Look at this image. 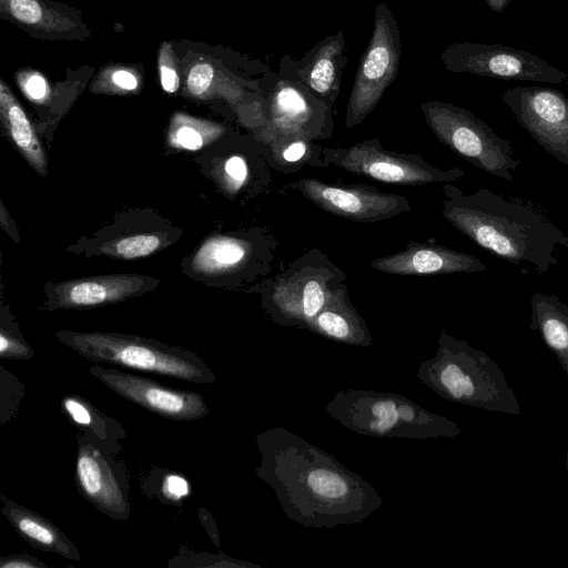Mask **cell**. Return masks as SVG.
Masks as SVG:
<instances>
[{
  "mask_svg": "<svg viewBox=\"0 0 568 568\" xmlns=\"http://www.w3.org/2000/svg\"><path fill=\"white\" fill-rule=\"evenodd\" d=\"M258 474L287 516L308 526L361 521L379 505L373 488L323 452L284 429L258 436Z\"/></svg>",
  "mask_w": 568,
  "mask_h": 568,
  "instance_id": "obj_1",
  "label": "cell"
},
{
  "mask_svg": "<svg viewBox=\"0 0 568 568\" xmlns=\"http://www.w3.org/2000/svg\"><path fill=\"white\" fill-rule=\"evenodd\" d=\"M442 214L456 230L491 255L544 274L558 264L556 251L568 250V234L531 203L486 187L465 193L443 185Z\"/></svg>",
  "mask_w": 568,
  "mask_h": 568,
  "instance_id": "obj_2",
  "label": "cell"
},
{
  "mask_svg": "<svg viewBox=\"0 0 568 568\" xmlns=\"http://www.w3.org/2000/svg\"><path fill=\"white\" fill-rule=\"evenodd\" d=\"M419 373L440 396L488 412L518 415V399L490 356L442 331L438 349Z\"/></svg>",
  "mask_w": 568,
  "mask_h": 568,
  "instance_id": "obj_3",
  "label": "cell"
},
{
  "mask_svg": "<svg viewBox=\"0 0 568 568\" xmlns=\"http://www.w3.org/2000/svg\"><path fill=\"white\" fill-rule=\"evenodd\" d=\"M57 338L87 359L149 372L190 383L215 382L211 368L194 353L136 335L59 331Z\"/></svg>",
  "mask_w": 568,
  "mask_h": 568,
  "instance_id": "obj_4",
  "label": "cell"
},
{
  "mask_svg": "<svg viewBox=\"0 0 568 568\" xmlns=\"http://www.w3.org/2000/svg\"><path fill=\"white\" fill-rule=\"evenodd\" d=\"M345 273L326 253L313 248L257 290L262 305L278 324L305 327L344 283Z\"/></svg>",
  "mask_w": 568,
  "mask_h": 568,
  "instance_id": "obj_5",
  "label": "cell"
},
{
  "mask_svg": "<svg viewBox=\"0 0 568 568\" xmlns=\"http://www.w3.org/2000/svg\"><path fill=\"white\" fill-rule=\"evenodd\" d=\"M327 412L346 427L373 436L455 437L457 424L397 396L364 390L338 393Z\"/></svg>",
  "mask_w": 568,
  "mask_h": 568,
  "instance_id": "obj_6",
  "label": "cell"
},
{
  "mask_svg": "<svg viewBox=\"0 0 568 568\" xmlns=\"http://www.w3.org/2000/svg\"><path fill=\"white\" fill-rule=\"evenodd\" d=\"M425 122L439 142L474 166L508 182L520 161L510 142L470 111L448 102H423Z\"/></svg>",
  "mask_w": 568,
  "mask_h": 568,
  "instance_id": "obj_7",
  "label": "cell"
},
{
  "mask_svg": "<svg viewBox=\"0 0 568 568\" xmlns=\"http://www.w3.org/2000/svg\"><path fill=\"white\" fill-rule=\"evenodd\" d=\"M325 168L337 166L356 175L396 185L452 183L465 175L460 168L440 169L419 154L388 151L379 139L365 140L347 148H322Z\"/></svg>",
  "mask_w": 568,
  "mask_h": 568,
  "instance_id": "obj_8",
  "label": "cell"
},
{
  "mask_svg": "<svg viewBox=\"0 0 568 568\" xmlns=\"http://www.w3.org/2000/svg\"><path fill=\"white\" fill-rule=\"evenodd\" d=\"M398 23L385 2L375 8L371 40L356 70L351 90L345 128L362 123L377 106L398 74L402 43Z\"/></svg>",
  "mask_w": 568,
  "mask_h": 568,
  "instance_id": "obj_9",
  "label": "cell"
},
{
  "mask_svg": "<svg viewBox=\"0 0 568 568\" xmlns=\"http://www.w3.org/2000/svg\"><path fill=\"white\" fill-rule=\"evenodd\" d=\"M334 129L333 108L298 81L275 77L264 104L262 141L328 139Z\"/></svg>",
  "mask_w": 568,
  "mask_h": 568,
  "instance_id": "obj_10",
  "label": "cell"
},
{
  "mask_svg": "<svg viewBox=\"0 0 568 568\" xmlns=\"http://www.w3.org/2000/svg\"><path fill=\"white\" fill-rule=\"evenodd\" d=\"M440 61L448 71L456 73L554 84L567 79L564 71L537 55L499 44L455 42L443 51Z\"/></svg>",
  "mask_w": 568,
  "mask_h": 568,
  "instance_id": "obj_11",
  "label": "cell"
},
{
  "mask_svg": "<svg viewBox=\"0 0 568 568\" xmlns=\"http://www.w3.org/2000/svg\"><path fill=\"white\" fill-rule=\"evenodd\" d=\"M518 123L557 161L568 166V99L559 90L515 87L501 94Z\"/></svg>",
  "mask_w": 568,
  "mask_h": 568,
  "instance_id": "obj_12",
  "label": "cell"
},
{
  "mask_svg": "<svg viewBox=\"0 0 568 568\" xmlns=\"http://www.w3.org/2000/svg\"><path fill=\"white\" fill-rule=\"evenodd\" d=\"M291 186L323 211L358 223L384 221L412 211L406 197L369 185L302 178Z\"/></svg>",
  "mask_w": 568,
  "mask_h": 568,
  "instance_id": "obj_13",
  "label": "cell"
},
{
  "mask_svg": "<svg viewBox=\"0 0 568 568\" xmlns=\"http://www.w3.org/2000/svg\"><path fill=\"white\" fill-rule=\"evenodd\" d=\"M75 479L80 493L114 519L131 514L125 469L106 452V444L84 434L79 439Z\"/></svg>",
  "mask_w": 568,
  "mask_h": 568,
  "instance_id": "obj_14",
  "label": "cell"
},
{
  "mask_svg": "<svg viewBox=\"0 0 568 568\" xmlns=\"http://www.w3.org/2000/svg\"><path fill=\"white\" fill-rule=\"evenodd\" d=\"M270 235L262 231L247 235H215L209 237L191 258L193 272L209 277H244V272L264 275L274 257Z\"/></svg>",
  "mask_w": 568,
  "mask_h": 568,
  "instance_id": "obj_15",
  "label": "cell"
},
{
  "mask_svg": "<svg viewBox=\"0 0 568 568\" xmlns=\"http://www.w3.org/2000/svg\"><path fill=\"white\" fill-rule=\"evenodd\" d=\"M90 373L121 397L173 420H195L209 414L204 398L192 390L166 387L155 381L101 365Z\"/></svg>",
  "mask_w": 568,
  "mask_h": 568,
  "instance_id": "obj_16",
  "label": "cell"
},
{
  "mask_svg": "<svg viewBox=\"0 0 568 568\" xmlns=\"http://www.w3.org/2000/svg\"><path fill=\"white\" fill-rule=\"evenodd\" d=\"M159 280L138 274L80 277L45 285L43 310H80L105 306L154 290Z\"/></svg>",
  "mask_w": 568,
  "mask_h": 568,
  "instance_id": "obj_17",
  "label": "cell"
},
{
  "mask_svg": "<svg viewBox=\"0 0 568 568\" xmlns=\"http://www.w3.org/2000/svg\"><path fill=\"white\" fill-rule=\"evenodd\" d=\"M344 51V31L339 30L318 41L302 59L284 55L280 61L278 75L303 83L333 108L341 91L343 69L347 63Z\"/></svg>",
  "mask_w": 568,
  "mask_h": 568,
  "instance_id": "obj_18",
  "label": "cell"
},
{
  "mask_svg": "<svg viewBox=\"0 0 568 568\" xmlns=\"http://www.w3.org/2000/svg\"><path fill=\"white\" fill-rule=\"evenodd\" d=\"M371 267L393 275L478 273L487 268L479 258L468 253L414 241L403 251L372 261Z\"/></svg>",
  "mask_w": 568,
  "mask_h": 568,
  "instance_id": "obj_19",
  "label": "cell"
},
{
  "mask_svg": "<svg viewBox=\"0 0 568 568\" xmlns=\"http://www.w3.org/2000/svg\"><path fill=\"white\" fill-rule=\"evenodd\" d=\"M305 327L338 342L357 345L371 343L367 325L353 306L344 283L329 295L322 310Z\"/></svg>",
  "mask_w": 568,
  "mask_h": 568,
  "instance_id": "obj_20",
  "label": "cell"
},
{
  "mask_svg": "<svg viewBox=\"0 0 568 568\" xmlns=\"http://www.w3.org/2000/svg\"><path fill=\"white\" fill-rule=\"evenodd\" d=\"M2 513L17 532L32 546L55 552L67 559L80 560L75 545L53 523L39 514L2 498Z\"/></svg>",
  "mask_w": 568,
  "mask_h": 568,
  "instance_id": "obj_21",
  "label": "cell"
},
{
  "mask_svg": "<svg viewBox=\"0 0 568 568\" xmlns=\"http://www.w3.org/2000/svg\"><path fill=\"white\" fill-rule=\"evenodd\" d=\"M529 328L541 336L568 378V306L555 294L534 293Z\"/></svg>",
  "mask_w": 568,
  "mask_h": 568,
  "instance_id": "obj_22",
  "label": "cell"
},
{
  "mask_svg": "<svg viewBox=\"0 0 568 568\" xmlns=\"http://www.w3.org/2000/svg\"><path fill=\"white\" fill-rule=\"evenodd\" d=\"M1 17L52 39L79 36L80 24L41 0H0ZM79 38V37H78Z\"/></svg>",
  "mask_w": 568,
  "mask_h": 568,
  "instance_id": "obj_23",
  "label": "cell"
},
{
  "mask_svg": "<svg viewBox=\"0 0 568 568\" xmlns=\"http://www.w3.org/2000/svg\"><path fill=\"white\" fill-rule=\"evenodd\" d=\"M0 114L2 125L19 153L38 173L45 175V152L28 115L3 80H0Z\"/></svg>",
  "mask_w": 568,
  "mask_h": 568,
  "instance_id": "obj_24",
  "label": "cell"
},
{
  "mask_svg": "<svg viewBox=\"0 0 568 568\" xmlns=\"http://www.w3.org/2000/svg\"><path fill=\"white\" fill-rule=\"evenodd\" d=\"M169 230L119 233L118 235H101L93 240L90 252L120 260H133L151 255L163 250L171 242Z\"/></svg>",
  "mask_w": 568,
  "mask_h": 568,
  "instance_id": "obj_25",
  "label": "cell"
},
{
  "mask_svg": "<svg viewBox=\"0 0 568 568\" xmlns=\"http://www.w3.org/2000/svg\"><path fill=\"white\" fill-rule=\"evenodd\" d=\"M63 409L78 426L105 444H115L125 437V430L114 419L103 415L90 402L82 397L70 396L63 399Z\"/></svg>",
  "mask_w": 568,
  "mask_h": 568,
  "instance_id": "obj_26",
  "label": "cell"
},
{
  "mask_svg": "<svg viewBox=\"0 0 568 568\" xmlns=\"http://www.w3.org/2000/svg\"><path fill=\"white\" fill-rule=\"evenodd\" d=\"M271 164L283 172H291V169H300L308 164L317 168H325L321 152V145L304 139H285L267 144Z\"/></svg>",
  "mask_w": 568,
  "mask_h": 568,
  "instance_id": "obj_27",
  "label": "cell"
},
{
  "mask_svg": "<svg viewBox=\"0 0 568 568\" xmlns=\"http://www.w3.org/2000/svg\"><path fill=\"white\" fill-rule=\"evenodd\" d=\"M224 128L204 120L178 113L171 121L168 140L174 148L199 150L221 136Z\"/></svg>",
  "mask_w": 568,
  "mask_h": 568,
  "instance_id": "obj_28",
  "label": "cell"
},
{
  "mask_svg": "<svg viewBox=\"0 0 568 568\" xmlns=\"http://www.w3.org/2000/svg\"><path fill=\"white\" fill-rule=\"evenodd\" d=\"M0 356L7 359H28L33 356L32 348L23 339L4 305L1 308Z\"/></svg>",
  "mask_w": 568,
  "mask_h": 568,
  "instance_id": "obj_29",
  "label": "cell"
},
{
  "mask_svg": "<svg viewBox=\"0 0 568 568\" xmlns=\"http://www.w3.org/2000/svg\"><path fill=\"white\" fill-rule=\"evenodd\" d=\"M139 85V78L132 70L114 67L101 73L97 90L125 93L138 90Z\"/></svg>",
  "mask_w": 568,
  "mask_h": 568,
  "instance_id": "obj_30",
  "label": "cell"
},
{
  "mask_svg": "<svg viewBox=\"0 0 568 568\" xmlns=\"http://www.w3.org/2000/svg\"><path fill=\"white\" fill-rule=\"evenodd\" d=\"M158 67L163 90L174 93L179 89L180 78L176 58L170 42L161 44L158 54Z\"/></svg>",
  "mask_w": 568,
  "mask_h": 568,
  "instance_id": "obj_31",
  "label": "cell"
},
{
  "mask_svg": "<svg viewBox=\"0 0 568 568\" xmlns=\"http://www.w3.org/2000/svg\"><path fill=\"white\" fill-rule=\"evenodd\" d=\"M215 68L209 62L195 63L186 79L187 91L192 97L203 98L212 88L215 79Z\"/></svg>",
  "mask_w": 568,
  "mask_h": 568,
  "instance_id": "obj_32",
  "label": "cell"
},
{
  "mask_svg": "<svg viewBox=\"0 0 568 568\" xmlns=\"http://www.w3.org/2000/svg\"><path fill=\"white\" fill-rule=\"evenodd\" d=\"M224 174L230 191L241 190L250 176V166L242 155H232L224 163Z\"/></svg>",
  "mask_w": 568,
  "mask_h": 568,
  "instance_id": "obj_33",
  "label": "cell"
},
{
  "mask_svg": "<svg viewBox=\"0 0 568 568\" xmlns=\"http://www.w3.org/2000/svg\"><path fill=\"white\" fill-rule=\"evenodd\" d=\"M19 82L26 95L32 101H41L48 93V83L38 72H24L20 75Z\"/></svg>",
  "mask_w": 568,
  "mask_h": 568,
  "instance_id": "obj_34",
  "label": "cell"
},
{
  "mask_svg": "<svg viewBox=\"0 0 568 568\" xmlns=\"http://www.w3.org/2000/svg\"><path fill=\"white\" fill-rule=\"evenodd\" d=\"M1 568H41L45 567L44 564L39 561L37 558L29 556H16L2 558L0 562Z\"/></svg>",
  "mask_w": 568,
  "mask_h": 568,
  "instance_id": "obj_35",
  "label": "cell"
},
{
  "mask_svg": "<svg viewBox=\"0 0 568 568\" xmlns=\"http://www.w3.org/2000/svg\"><path fill=\"white\" fill-rule=\"evenodd\" d=\"M187 490V483L179 476H170L164 483L165 494L173 498L185 496Z\"/></svg>",
  "mask_w": 568,
  "mask_h": 568,
  "instance_id": "obj_36",
  "label": "cell"
},
{
  "mask_svg": "<svg viewBox=\"0 0 568 568\" xmlns=\"http://www.w3.org/2000/svg\"><path fill=\"white\" fill-rule=\"evenodd\" d=\"M0 220L1 226L8 233V235H10L14 242H19V231L16 224L13 223L11 216L7 213L3 203H1Z\"/></svg>",
  "mask_w": 568,
  "mask_h": 568,
  "instance_id": "obj_37",
  "label": "cell"
},
{
  "mask_svg": "<svg viewBox=\"0 0 568 568\" xmlns=\"http://www.w3.org/2000/svg\"><path fill=\"white\" fill-rule=\"evenodd\" d=\"M509 2L510 0H486L488 7L496 12H501Z\"/></svg>",
  "mask_w": 568,
  "mask_h": 568,
  "instance_id": "obj_38",
  "label": "cell"
},
{
  "mask_svg": "<svg viewBox=\"0 0 568 568\" xmlns=\"http://www.w3.org/2000/svg\"><path fill=\"white\" fill-rule=\"evenodd\" d=\"M566 465H567V476H568V450H567V462H566Z\"/></svg>",
  "mask_w": 568,
  "mask_h": 568,
  "instance_id": "obj_39",
  "label": "cell"
},
{
  "mask_svg": "<svg viewBox=\"0 0 568 568\" xmlns=\"http://www.w3.org/2000/svg\"><path fill=\"white\" fill-rule=\"evenodd\" d=\"M440 1V0H439Z\"/></svg>",
  "mask_w": 568,
  "mask_h": 568,
  "instance_id": "obj_40",
  "label": "cell"
}]
</instances>
